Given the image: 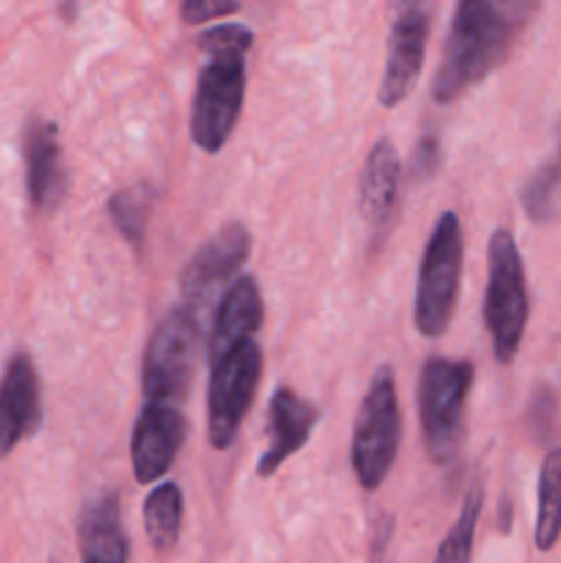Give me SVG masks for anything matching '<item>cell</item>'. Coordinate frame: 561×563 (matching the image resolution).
<instances>
[{
	"mask_svg": "<svg viewBox=\"0 0 561 563\" xmlns=\"http://www.w3.org/2000/svg\"><path fill=\"white\" fill-rule=\"evenodd\" d=\"M561 537V449H553L539 471V504H537V548L548 553Z\"/></svg>",
	"mask_w": 561,
	"mask_h": 563,
	"instance_id": "obj_19",
	"label": "cell"
},
{
	"mask_svg": "<svg viewBox=\"0 0 561 563\" xmlns=\"http://www.w3.org/2000/svg\"><path fill=\"white\" fill-rule=\"evenodd\" d=\"M201 346V324L190 306L165 313L152 333L143 355V396L146 401L182 405L196 374V357Z\"/></svg>",
	"mask_w": 561,
	"mask_h": 563,
	"instance_id": "obj_6",
	"label": "cell"
},
{
	"mask_svg": "<svg viewBox=\"0 0 561 563\" xmlns=\"http://www.w3.org/2000/svg\"><path fill=\"white\" fill-rule=\"evenodd\" d=\"M82 563H127L130 561V539L121 528L119 498L99 495L82 509L77 522Z\"/></svg>",
	"mask_w": 561,
	"mask_h": 563,
	"instance_id": "obj_16",
	"label": "cell"
},
{
	"mask_svg": "<svg viewBox=\"0 0 561 563\" xmlns=\"http://www.w3.org/2000/svg\"><path fill=\"white\" fill-rule=\"evenodd\" d=\"M198 47L204 53H226V49H251L253 47V31L245 25H218V27H209L198 36Z\"/></svg>",
	"mask_w": 561,
	"mask_h": 563,
	"instance_id": "obj_23",
	"label": "cell"
},
{
	"mask_svg": "<svg viewBox=\"0 0 561 563\" xmlns=\"http://www.w3.org/2000/svg\"><path fill=\"white\" fill-rule=\"evenodd\" d=\"M520 201L534 223H553L561 218V130L553 159L526 181Z\"/></svg>",
	"mask_w": 561,
	"mask_h": 563,
	"instance_id": "obj_20",
	"label": "cell"
},
{
	"mask_svg": "<svg viewBox=\"0 0 561 563\" xmlns=\"http://www.w3.org/2000/svg\"><path fill=\"white\" fill-rule=\"evenodd\" d=\"M248 253H251V234L240 223L226 225L207 245L198 247L182 275L185 306L196 311V308L209 306L215 295L229 289L237 280V273L245 267Z\"/></svg>",
	"mask_w": 561,
	"mask_h": 563,
	"instance_id": "obj_10",
	"label": "cell"
},
{
	"mask_svg": "<svg viewBox=\"0 0 561 563\" xmlns=\"http://www.w3.org/2000/svg\"><path fill=\"white\" fill-rule=\"evenodd\" d=\"M319 412L292 388H278L270 399V443L258 460L256 473L270 478L289 456H295L311 438Z\"/></svg>",
	"mask_w": 561,
	"mask_h": 563,
	"instance_id": "obj_14",
	"label": "cell"
},
{
	"mask_svg": "<svg viewBox=\"0 0 561 563\" xmlns=\"http://www.w3.org/2000/svg\"><path fill=\"white\" fill-rule=\"evenodd\" d=\"M512 36L493 0H460L451 20L443 60L435 75L432 97L438 104L454 102L504 60Z\"/></svg>",
	"mask_w": 561,
	"mask_h": 563,
	"instance_id": "obj_1",
	"label": "cell"
},
{
	"mask_svg": "<svg viewBox=\"0 0 561 563\" xmlns=\"http://www.w3.org/2000/svg\"><path fill=\"white\" fill-rule=\"evenodd\" d=\"M484 324L493 341L495 361H515L528 324V289L520 251L512 231L506 229H498L490 236Z\"/></svg>",
	"mask_w": 561,
	"mask_h": 563,
	"instance_id": "obj_3",
	"label": "cell"
},
{
	"mask_svg": "<svg viewBox=\"0 0 561 563\" xmlns=\"http://www.w3.org/2000/svg\"><path fill=\"white\" fill-rule=\"evenodd\" d=\"M28 192L36 209H53L66 190L58 130L50 121H33L25 135Z\"/></svg>",
	"mask_w": 561,
	"mask_h": 563,
	"instance_id": "obj_17",
	"label": "cell"
},
{
	"mask_svg": "<svg viewBox=\"0 0 561 563\" xmlns=\"http://www.w3.org/2000/svg\"><path fill=\"white\" fill-rule=\"evenodd\" d=\"M402 440V412L396 377L391 366H380L369 385L352 429V471L363 489H377L388 478Z\"/></svg>",
	"mask_w": 561,
	"mask_h": 563,
	"instance_id": "obj_4",
	"label": "cell"
},
{
	"mask_svg": "<svg viewBox=\"0 0 561 563\" xmlns=\"http://www.w3.org/2000/svg\"><path fill=\"white\" fill-rule=\"evenodd\" d=\"M262 379V350L256 341H242L231 352L212 363L207 394V427L209 443L215 449H229L237 440L242 421L256 396Z\"/></svg>",
	"mask_w": 561,
	"mask_h": 563,
	"instance_id": "obj_8",
	"label": "cell"
},
{
	"mask_svg": "<svg viewBox=\"0 0 561 563\" xmlns=\"http://www.w3.org/2000/svg\"><path fill=\"white\" fill-rule=\"evenodd\" d=\"M242 0H185L182 3V20L187 25H201V22L215 20V16H226L231 11L240 9Z\"/></svg>",
	"mask_w": 561,
	"mask_h": 563,
	"instance_id": "obj_26",
	"label": "cell"
},
{
	"mask_svg": "<svg viewBox=\"0 0 561 563\" xmlns=\"http://www.w3.org/2000/svg\"><path fill=\"white\" fill-rule=\"evenodd\" d=\"M402 187V163L394 143L377 141L366 154L361 170V187H358V203L361 214L374 234H385L394 223L396 203H399Z\"/></svg>",
	"mask_w": 561,
	"mask_h": 563,
	"instance_id": "obj_13",
	"label": "cell"
},
{
	"mask_svg": "<svg viewBox=\"0 0 561 563\" xmlns=\"http://www.w3.org/2000/svg\"><path fill=\"white\" fill-rule=\"evenodd\" d=\"M429 27H432L429 0H402L391 27L388 60L380 82V102L385 108H396L416 88L427 55Z\"/></svg>",
	"mask_w": 561,
	"mask_h": 563,
	"instance_id": "obj_9",
	"label": "cell"
},
{
	"mask_svg": "<svg viewBox=\"0 0 561 563\" xmlns=\"http://www.w3.org/2000/svg\"><path fill=\"white\" fill-rule=\"evenodd\" d=\"M182 511H185L182 489L174 482L160 484L143 504V526H146V537L157 553H168L179 542Z\"/></svg>",
	"mask_w": 561,
	"mask_h": 563,
	"instance_id": "obj_18",
	"label": "cell"
},
{
	"mask_svg": "<svg viewBox=\"0 0 561 563\" xmlns=\"http://www.w3.org/2000/svg\"><path fill=\"white\" fill-rule=\"evenodd\" d=\"M187 418L179 405L146 401L132 429V471L141 484L163 478L185 445Z\"/></svg>",
	"mask_w": 561,
	"mask_h": 563,
	"instance_id": "obj_11",
	"label": "cell"
},
{
	"mask_svg": "<svg viewBox=\"0 0 561 563\" xmlns=\"http://www.w3.org/2000/svg\"><path fill=\"white\" fill-rule=\"evenodd\" d=\"M148 209H152V190H148L146 185L127 187V190H119L108 201L110 220H113V225L121 231V236H124L138 253L143 251Z\"/></svg>",
	"mask_w": 561,
	"mask_h": 563,
	"instance_id": "obj_21",
	"label": "cell"
},
{
	"mask_svg": "<svg viewBox=\"0 0 561 563\" xmlns=\"http://www.w3.org/2000/svg\"><path fill=\"white\" fill-rule=\"evenodd\" d=\"M473 385V366L468 361L429 357L418 379V416L424 443L438 465H451L465 440V407Z\"/></svg>",
	"mask_w": 561,
	"mask_h": 563,
	"instance_id": "obj_2",
	"label": "cell"
},
{
	"mask_svg": "<svg viewBox=\"0 0 561 563\" xmlns=\"http://www.w3.org/2000/svg\"><path fill=\"white\" fill-rule=\"evenodd\" d=\"M462 225L454 212H443L429 234L416 286V328L427 339H440L454 317L462 278Z\"/></svg>",
	"mask_w": 561,
	"mask_h": 563,
	"instance_id": "obj_5",
	"label": "cell"
},
{
	"mask_svg": "<svg viewBox=\"0 0 561 563\" xmlns=\"http://www.w3.org/2000/svg\"><path fill=\"white\" fill-rule=\"evenodd\" d=\"M528 432L539 440V443H548L556 432V396L548 385L537 388V394L531 396V405H528Z\"/></svg>",
	"mask_w": 561,
	"mask_h": 563,
	"instance_id": "obj_24",
	"label": "cell"
},
{
	"mask_svg": "<svg viewBox=\"0 0 561 563\" xmlns=\"http://www.w3.org/2000/svg\"><path fill=\"white\" fill-rule=\"evenodd\" d=\"M42 418L38 399V377L31 357H11L3 379H0V456L11 454Z\"/></svg>",
	"mask_w": 561,
	"mask_h": 563,
	"instance_id": "obj_12",
	"label": "cell"
},
{
	"mask_svg": "<svg viewBox=\"0 0 561 563\" xmlns=\"http://www.w3.org/2000/svg\"><path fill=\"white\" fill-rule=\"evenodd\" d=\"M479 511H482V484H473V487L468 489L460 517H457L449 537L443 539L438 555H435V563H471Z\"/></svg>",
	"mask_w": 561,
	"mask_h": 563,
	"instance_id": "obj_22",
	"label": "cell"
},
{
	"mask_svg": "<svg viewBox=\"0 0 561 563\" xmlns=\"http://www.w3.org/2000/svg\"><path fill=\"white\" fill-rule=\"evenodd\" d=\"M438 165H440V141L438 135L427 132V135L418 137L416 148H413L410 154V176L416 181H424L438 170Z\"/></svg>",
	"mask_w": 561,
	"mask_h": 563,
	"instance_id": "obj_25",
	"label": "cell"
},
{
	"mask_svg": "<svg viewBox=\"0 0 561 563\" xmlns=\"http://www.w3.org/2000/svg\"><path fill=\"white\" fill-rule=\"evenodd\" d=\"M258 324H262V295H258L256 280L245 275V278H237L220 297L212 339H209V363L223 357L242 341H251Z\"/></svg>",
	"mask_w": 561,
	"mask_h": 563,
	"instance_id": "obj_15",
	"label": "cell"
},
{
	"mask_svg": "<svg viewBox=\"0 0 561 563\" xmlns=\"http://www.w3.org/2000/svg\"><path fill=\"white\" fill-rule=\"evenodd\" d=\"M245 49L209 53L207 66L198 75L190 135L196 146L209 154L223 148L240 121L245 102Z\"/></svg>",
	"mask_w": 561,
	"mask_h": 563,
	"instance_id": "obj_7",
	"label": "cell"
},
{
	"mask_svg": "<svg viewBox=\"0 0 561 563\" xmlns=\"http://www.w3.org/2000/svg\"><path fill=\"white\" fill-rule=\"evenodd\" d=\"M391 533H394V517H383V520L377 522V533H374V561H380Z\"/></svg>",
	"mask_w": 561,
	"mask_h": 563,
	"instance_id": "obj_28",
	"label": "cell"
},
{
	"mask_svg": "<svg viewBox=\"0 0 561 563\" xmlns=\"http://www.w3.org/2000/svg\"><path fill=\"white\" fill-rule=\"evenodd\" d=\"M493 3L512 33L520 31L539 9V0H493Z\"/></svg>",
	"mask_w": 561,
	"mask_h": 563,
	"instance_id": "obj_27",
	"label": "cell"
}]
</instances>
